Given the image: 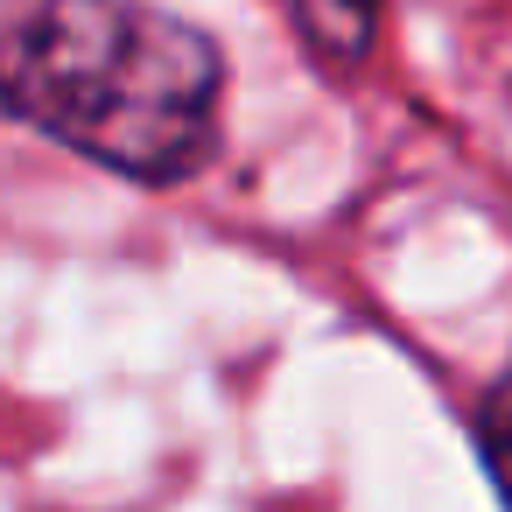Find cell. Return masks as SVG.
Wrapping results in <instances>:
<instances>
[{
	"mask_svg": "<svg viewBox=\"0 0 512 512\" xmlns=\"http://www.w3.org/2000/svg\"><path fill=\"white\" fill-rule=\"evenodd\" d=\"M218 99V43L148 0H43L0 36V106L134 183L197 176L218 155Z\"/></svg>",
	"mask_w": 512,
	"mask_h": 512,
	"instance_id": "6da1fadb",
	"label": "cell"
},
{
	"mask_svg": "<svg viewBox=\"0 0 512 512\" xmlns=\"http://www.w3.org/2000/svg\"><path fill=\"white\" fill-rule=\"evenodd\" d=\"M379 8H386V0H295V22H302V43L323 64L351 71L379 43Z\"/></svg>",
	"mask_w": 512,
	"mask_h": 512,
	"instance_id": "7a4b0ae2",
	"label": "cell"
},
{
	"mask_svg": "<svg viewBox=\"0 0 512 512\" xmlns=\"http://www.w3.org/2000/svg\"><path fill=\"white\" fill-rule=\"evenodd\" d=\"M477 449H484V470L498 484V498L512 505V379H498L477 407Z\"/></svg>",
	"mask_w": 512,
	"mask_h": 512,
	"instance_id": "3957f363",
	"label": "cell"
}]
</instances>
